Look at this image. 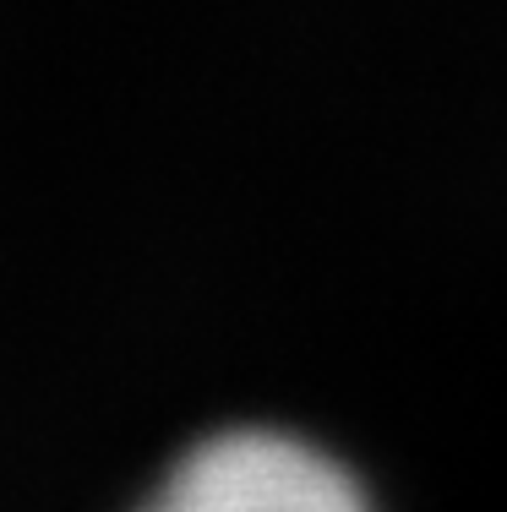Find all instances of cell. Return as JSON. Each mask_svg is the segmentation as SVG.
Masks as SVG:
<instances>
[{"mask_svg": "<svg viewBox=\"0 0 507 512\" xmlns=\"http://www.w3.org/2000/svg\"><path fill=\"white\" fill-rule=\"evenodd\" d=\"M142 512H371V502L300 436L224 431L191 447Z\"/></svg>", "mask_w": 507, "mask_h": 512, "instance_id": "obj_1", "label": "cell"}]
</instances>
